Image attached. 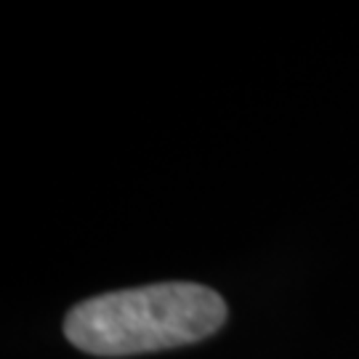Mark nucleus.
<instances>
[{
  "instance_id": "1",
  "label": "nucleus",
  "mask_w": 359,
  "mask_h": 359,
  "mask_svg": "<svg viewBox=\"0 0 359 359\" xmlns=\"http://www.w3.org/2000/svg\"><path fill=\"white\" fill-rule=\"evenodd\" d=\"M226 322L224 298L197 283H160L77 304L67 341L96 357H133L197 344Z\"/></svg>"
}]
</instances>
